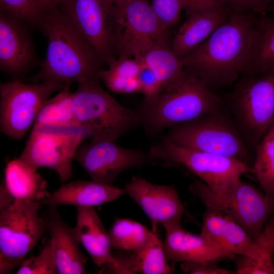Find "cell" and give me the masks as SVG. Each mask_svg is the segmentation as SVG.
I'll use <instances>...</instances> for the list:
<instances>
[{
    "mask_svg": "<svg viewBox=\"0 0 274 274\" xmlns=\"http://www.w3.org/2000/svg\"><path fill=\"white\" fill-rule=\"evenodd\" d=\"M200 233L234 256L256 257L254 241L241 225L221 212L207 208Z\"/></svg>",
    "mask_w": 274,
    "mask_h": 274,
    "instance_id": "19",
    "label": "cell"
},
{
    "mask_svg": "<svg viewBox=\"0 0 274 274\" xmlns=\"http://www.w3.org/2000/svg\"><path fill=\"white\" fill-rule=\"evenodd\" d=\"M182 271L190 274H233L230 270L218 266L215 262L189 261L181 263Z\"/></svg>",
    "mask_w": 274,
    "mask_h": 274,
    "instance_id": "38",
    "label": "cell"
},
{
    "mask_svg": "<svg viewBox=\"0 0 274 274\" xmlns=\"http://www.w3.org/2000/svg\"><path fill=\"white\" fill-rule=\"evenodd\" d=\"M141 66L140 61L133 57L119 56L107 69L99 72L98 78L114 93H142L138 77Z\"/></svg>",
    "mask_w": 274,
    "mask_h": 274,
    "instance_id": "27",
    "label": "cell"
},
{
    "mask_svg": "<svg viewBox=\"0 0 274 274\" xmlns=\"http://www.w3.org/2000/svg\"><path fill=\"white\" fill-rule=\"evenodd\" d=\"M256 149L253 172L263 192L274 198V123Z\"/></svg>",
    "mask_w": 274,
    "mask_h": 274,
    "instance_id": "31",
    "label": "cell"
},
{
    "mask_svg": "<svg viewBox=\"0 0 274 274\" xmlns=\"http://www.w3.org/2000/svg\"><path fill=\"white\" fill-rule=\"evenodd\" d=\"M114 2V3L117 1H123V0H113Z\"/></svg>",
    "mask_w": 274,
    "mask_h": 274,
    "instance_id": "40",
    "label": "cell"
},
{
    "mask_svg": "<svg viewBox=\"0 0 274 274\" xmlns=\"http://www.w3.org/2000/svg\"><path fill=\"white\" fill-rule=\"evenodd\" d=\"M56 207L48 205L41 216L53 247L57 273H85L86 258L80 250L76 229L61 219Z\"/></svg>",
    "mask_w": 274,
    "mask_h": 274,
    "instance_id": "17",
    "label": "cell"
},
{
    "mask_svg": "<svg viewBox=\"0 0 274 274\" xmlns=\"http://www.w3.org/2000/svg\"><path fill=\"white\" fill-rule=\"evenodd\" d=\"M26 23L0 13V69L19 80L36 62L37 57Z\"/></svg>",
    "mask_w": 274,
    "mask_h": 274,
    "instance_id": "16",
    "label": "cell"
},
{
    "mask_svg": "<svg viewBox=\"0 0 274 274\" xmlns=\"http://www.w3.org/2000/svg\"><path fill=\"white\" fill-rule=\"evenodd\" d=\"M86 139L87 135L81 127L47 125L32 128L19 157L37 168L52 169L64 182L73 176V161Z\"/></svg>",
    "mask_w": 274,
    "mask_h": 274,
    "instance_id": "9",
    "label": "cell"
},
{
    "mask_svg": "<svg viewBox=\"0 0 274 274\" xmlns=\"http://www.w3.org/2000/svg\"><path fill=\"white\" fill-rule=\"evenodd\" d=\"M38 169L19 157L7 164L4 186L14 200L42 201L49 194Z\"/></svg>",
    "mask_w": 274,
    "mask_h": 274,
    "instance_id": "24",
    "label": "cell"
},
{
    "mask_svg": "<svg viewBox=\"0 0 274 274\" xmlns=\"http://www.w3.org/2000/svg\"><path fill=\"white\" fill-rule=\"evenodd\" d=\"M38 27L48 38V47L33 81L52 80L70 85L99 78L104 62L58 6L42 13Z\"/></svg>",
    "mask_w": 274,
    "mask_h": 274,
    "instance_id": "2",
    "label": "cell"
},
{
    "mask_svg": "<svg viewBox=\"0 0 274 274\" xmlns=\"http://www.w3.org/2000/svg\"><path fill=\"white\" fill-rule=\"evenodd\" d=\"M149 152L155 164L181 167L196 176L202 182L203 189L216 198L226 196L250 170L242 160L185 148L163 138L152 145Z\"/></svg>",
    "mask_w": 274,
    "mask_h": 274,
    "instance_id": "4",
    "label": "cell"
},
{
    "mask_svg": "<svg viewBox=\"0 0 274 274\" xmlns=\"http://www.w3.org/2000/svg\"><path fill=\"white\" fill-rule=\"evenodd\" d=\"M220 97L213 92L190 70L165 86L152 104L143 105L138 112L141 125L150 135L198 119L218 110Z\"/></svg>",
    "mask_w": 274,
    "mask_h": 274,
    "instance_id": "3",
    "label": "cell"
},
{
    "mask_svg": "<svg viewBox=\"0 0 274 274\" xmlns=\"http://www.w3.org/2000/svg\"><path fill=\"white\" fill-rule=\"evenodd\" d=\"M108 233L113 248L133 252L145 246L155 232L136 221L119 218L114 221Z\"/></svg>",
    "mask_w": 274,
    "mask_h": 274,
    "instance_id": "30",
    "label": "cell"
},
{
    "mask_svg": "<svg viewBox=\"0 0 274 274\" xmlns=\"http://www.w3.org/2000/svg\"><path fill=\"white\" fill-rule=\"evenodd\" d=\"M42 201L14 200L0 210V274L19 266L46 231Z\"/></svg>",
    "mask_w": 274,
    "mask_h": 274,
    "instance_id": "7",
    "label": "cell"
},
{
    "mask_svg": "<svg viewBox=\"0 0 274 274\" xmlns=\"http://www.w3.org/2000/svg\"><path fill=\"white\" fill-rule=\"evenodd\" d=\"M43 12L49 9L58 6L63 0H37Z\"/></svg>",
    "mask_w": 274,
    "mask_h": 274,
    "instance_id": "39",
    "label": "cell"
},
{
    "mask_svg": "<svg viewBox=\"0 0 274 274\" xmlns=\"http://www.w3.org/2000/svg\"><path fill=\"white\" fill-rule=\"evenodd\" d=\"M124 194H125L124 188L92 180H78L63 184L49 193L42 202L47 206L94 207L113 201Z\"/></svg>",
    "mask_w": 274,
    "mask_h": 274,
    "instance_id": "20",
    "label": "cell"
},
{
    "mask_svg": "<svg viewBox=\"0 0 274 274\" xmlns=\"http://www.w3.org/2000/svg\"><path fill=\"white\" fill-rule=\"evenodd\" d=\"M138 79L142 87V93L145 97L143 105L153 103L160 93L162 86L154 73L146 65L141 62Z\"/></svg>",
    "mask_w": 274,
    "mask_h": 274,
    "instance_id": "35",
    "label": "cell"
},
{
    "mask_svg": "<svg viewBox=\"0 0 274 274\" xmlns=\"http://www.w3.org/2000/svg\"><path fill=\"white\" fill-rule=\"evenodd\" d=\"M57 273L52 245L48 240L40 253L24 259L17 274H55Z\"/></svg>",
    "mask_w": 274,
    "mask_h": 274,
    "instance_id": "33",
    "label": "cell"
},
{
    "mask_svg": "<svg viewBox=\"0 0 274 274\" xmlns=\"http://www.w3.org/2000/svg\"><path fill=\"white\" fill-rule=\"evenodd\" d=\"M188 17L204 12H230L220 0H181Z\"/></svg>",
    "mask_w": 274,
    "mask_h": 274,
    "instance_id": "37",
    "label": "cell"
},
{
    "mask_svg": "<svg viewBox=\"0 0 274 274\" xmlns=\"http://www.w3.org/2000/svg\"><path fill=\"white\" fill-rule=\"evenodd\" d=\"M274 73V18L258 15L244 75Z\"/></svg>",
    "mask_w": 274,
    "mask_h": 274,
    "instance_id": "26",
    "label": "cell"
},
{
    "mask_svg": "<svg viewBox=\"0 0 274 274\" xmlns=\"http://www.w3.org/2000/svg\"><path fill=\"white\" fill-rule=\"evenodd\" d=\"M114 51L125 56L134 42L149 39L169 45L168 29L159 21L149 0H123L115 3Z\"/></svg>",
    "mask_w": 274,
    "mask_h": 274,
    "instance_id": "14",
    "label": "cell"
},
{
    "mask_svg": "<svg viewBox=\"0 0 274 274\" xmlns=\"http://www.w3.org/2000/svg\"><path fill=\"white\" fill-rule=\"evenodd\" d=\"M1 12L38 27L43 13L37 0H0Z\"/></svg>",
    "mask_w": 274,
    "mask_h": 274,
    "instance_id": "32",
    "label": "cell"
},
{
    "mask_svg": "<svg viewBox=\"0 0 274 274\" xmlns=\"http://www.w3.org/2000/svg\"><path fill=\"white\" fill-rule=\"evenodd\" d=\"M273 258H274V250H273Z\"/></svg>",
    "mask_w": 274,
    "mask_h": 274,
    "instance_id": "41",
    "label": "cell"
},
{
    "mask_svg": "<svg viewBox=\"0 0 274 274\" xmlns=\"http://www.w3.org/2000/svg\"><path fill=\"white\" fill-rule=\"evenodd\" d=\"M72 98L69 87L49 98L41 108L32 128L47 125L80 127L74 112Z\"/></svg>",
    "mask_w": 274,
    "mask_h": 274,
    "instance_id": "29",
    "label": "cell"
},
{
    "mask_svg": "<svg viewBox=\"0 0 274 274\" xmlns=\"http://www.w3.org/2000/svg\"><path fill=\"white\" fill-rule=\"evenodd\" d=\"M94 78L78 83L72 103L79 126L90 140H116L141 125L140 115L122 106Z\"/></svg>",
    "mask_w": 274,
    "mask_h": 274,
    "instance_id": "5",
    "label": "cell"
},
{
    "mask_svg": "<svg viewBox=\"0 0 274 274\" xmlns=\"http://www.w3.org/2000/svg\"><path fill=\"white\" fill-rule=\"evenodd\" d=\"M162 138L185 148L235 158L248 165L251 160L249 147L237 125L219 109L170 127Z\"/></svg>",
    "mask_w": 274,
    "mask_h": 274,
    "instance_id": "6",
    "label": "cell"
},
{
    "mask_svg": "<svg viewBox=\"0 0 274 274\" xmlns=\"http://www.w3.org/2000/svg\"><path fill=\"white\" fill-rule=\"evenodd\" d=\"M109 65L115 57L113 0H63L58 6Z\"/></svg>",
    "mask_w": 274,
    "mask_h": 274,
    "instance_id": "12",
    "label": "cell"
},
{
    "mask_svg": "<svg viewBox=\"0 0 274 274\" xmlns=\"http://www.w3.org/2000/svg\"><path fill=\"white\" fill-rule=\"evenodd\" d=\"M124 190L153 225L161 224L164 229L181 225L184 206L173 186L155 184L143 178L133 177Z\"/></svg>",
    "mask_w": 274,
    "mask_h": 274,
    "instance_id": "15",
    "label": "cell"
},
{
    "mask_svg": "<svg viewBox=\"0 0 274 274\" xmlns=\"http://www.w3.org/2000/svg\"><path fill=\"white\" fill-rule=\"evenodd\" d=\"M126 56L133 57L148 66L156 75L162 88L179 79L185 71L182 60L170 45L149 39L134 42L129 47Z\"/></svg>",
    "mask_w": 274,
    "mask_h": 274,
    "instance_id": "22",
    "label": "cell"
},
{
    "mask_svg": "<svg viewBox=\"0 0 274 274\" xmlns=\"http://www.w3.org/2000/svg\"><path fill=\"white\" fill-rule=\"evenodd\" d=\"M244 75L233 91L232 106L245 142L256 149L274 123V73Z\"/></svg>",
    "mask_w": 274,
    "mask_h": 274,
    "instance_id": "8",
    "label": "cell"
},
{
    "mask_svg": "<svg viewBox=\"0 0 274 274\" xmlns=\"http://www.w3.org/2000/svg\"><path fill=\"white\" fill-rule=\"evenodd\" d=\"M75 160L91 180L111 185L125 170L155 164L149 151L124 148L107 140H91L82 144Z\"/></svg>",
    "mask_w": 274,
    "mask_h": 274,
    "instance_id": "13",
    "label": "cell"
},
{
    "mask_svg": "<svg viewBox=\"0 0 274 274\" xmlns=\"http://www.w3.org/2000/svg\"><path fill=\"white\" fill-rule=\"evenodd\" d=\"M258 15L228 18L182 61L209 88L229 85L246 72Z\"/></svg>",
    "mask_w": 274,
    "mask_h": 274,
    "instance_id": "1",
    "label": "cell"
},
{
    "mask_svg": "<svg viewBox=\"0 0 274 274\" xmlns=\"http://www.w3.org/2000/svg\"><path fill=\"white\" fill-rule=\"evenodd\" d=\"M164 248L168 261L217 262L231 259L234 255L222 249L201 233L195 234L185 230L181 225L164 229Z\"/></svg>",
    "mask_w": 274,
    "mask_h": 274,
    "instance_id": "18",
    "label": "cell"
},
{
    "mask_svg": "<svg viewBox=\"0 0 274 274\" xmlns=\"http://www.w3.org/2000/svg\"><path fill=\"white\" fill-rule=\"evenodd\" d=\"M230 12L265 15L273 0H220Z\"/></svg>",
    "mask_w": 274,
    "mask_h": 274,
    "instance_id": "36",
    "label": "cell"
},
{
    "mask_svg": "<svg viewBox=\"0 0 274 274\" xmlns=\"http://www.w3.org/2000/svg\"><path fill=\"white\" fill-rule=\"evenodd\" d=\"M207 208L221 212L241 225L255 241L274 211V198L254 185L239 179L229 193L216 198L207 193L197 182L190 187Z\"/></svg>",
    "mask_w": 274,
    "mask_h": 274,
    "instance_id": "11",
    "label": "cell"
},
{
    "mask_svg": "<svg viewBox=\"0 0 274 274\" xmlns=\"http://www.w3.org/2000/svg\"><path fill=\"white\" fill-rule=\"evenodd\" d=\"M230 12H204L193 14L173 38L172 48L181 60L206 41L229 17Z\"/></svg>",
    "mask_w": 274,
    "mask_h": 274,
    "instance_id": "23",
    "label": "cell"
},
{
    "mask_svg": "<svg viewBox=\"0 0 274 274\" xmlns=\"http://www.w3.org/2000/svg\"><path fill=\"white\" fill-rule=\"evenodd\" d=\"M75 227L80 242L94 263L105 268L114 262L109 233L94 207H78Z\"/></svg>",
    "mask_w": 274,
    "mask_h": 274,
    "instance_id": "21",
    "label": "cell"
},
{
    "mask_svg": "<svg viewBox=\"0 0 274 274\" xmlns=\"http://www.w3.org/2000/svg\"><path fill=\"white\" fill-rule=\"evenodd\" d=\"M116 254L119 274H169L174 272L165 252L164 245L155 233L141 249Z\"/></svg>",
    "mask_w": 274,
    "mask_h": 274,
    "instance_id": "25",
    "label": "cell"
},
{
    "mask_svg": "<svg viewBox=\"0 0 274 274\" xmlns=\"http://www.w3.org/2000/svg\"><path fill=\"white\" fill-rule=\"evenodd\" d=\"M254 242L256 257L240 256L236 262L235 273L274 274V211Z\"/></svg>",
    "mask_w": 274,
    "mask_h": 274,
    "instance_id": "28",
    "label": "cell"
},
{
    "mask_svg": "<svg viewBox=\"0 0 274 274\" xmlns=\"http://www.w3.org/2000/svg\"><path fill=\"white\" fill-rule=\"evenodd\" d=\"M151 6L162 24L167 29L177 24L183 9L181 0H151Z\"/></svg>",
    "mask_w": 274,
    "mask_h": 274,
    "instance_id": "34",
    "label": "cell"
},
{
    "mask_svg": "<svg viewBox=\"0 0 274 274\" xmlns=\"http://www.w3.org/2000/svg\"><path fill=\"white\" fill-rule=\"evenodd\" d=\"M70 87L48 80L27 84L13 80L0 85V127L9 138L21 140L31 129L43 104L56 91Z\"/></svg>",
    "mask_w": 274,
    "mask_h": 274,
    "instance_id": "10",
    "label": "cell"
}]
</instances>
